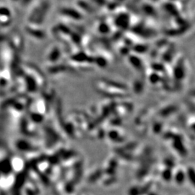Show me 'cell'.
Segmentation results:
<instances>
[{"mask_svg": "<svg viewBox=\"0 0 195 195\" xmlns=\"http://www.w3.org/2000/svg\"><path fill=\"white\" fill-rule=\"evenodd\" d=\"M175 179H176V181L177 184H182L183 181H184V179H185L184 173L183 172V171H179V172H178L177 174H176Z\"/></svg>", "mask_w": 195, "mask_h": 195, "instance_id": "2", "label": "cell"}, {"mask_svg": "<svg viewBox=\"0 0 195 195\" xmlns=\"http://www.w3.org/2000/svg\"><path fill=\"white\" fill-rule=\"evenodd\" d=\"M62 13L64 14V15L70 17V18L75 19V20H80L82 18V15L76 9H73L70 7H64L62 9Z\"/></svg>", "mask_w": 195, "mask_h": 195, "instance_id": "1", "label": "cell"}, {"mask_svg": "<svg viewBox=\"0 0 195 195\" xmlns=\"http://www.w3.org/2000/svg\"><path fill=\"white\" fill-rule=\"evenodd\" d=\"M188 171V176L190 179V181H191V183L192 184L194 185V169H189Z\"/></svg>", "mask_w": 195, "mask_h": 195, "instance_id": "3", "label": "cell"}, {"mask_svg": "<svg viewBox=\"0 0 195 195\" xmlns=\"http://www.w3.org/2000/svg\"><path fill=\"white\" fill-rule=\"evenodd\" d=\"M150 195H155V194H151Z\"/></svg>", "mask_w": 195, "mask_h": 195, "instance_id": "4", "label": "cell"}]
</instances>
